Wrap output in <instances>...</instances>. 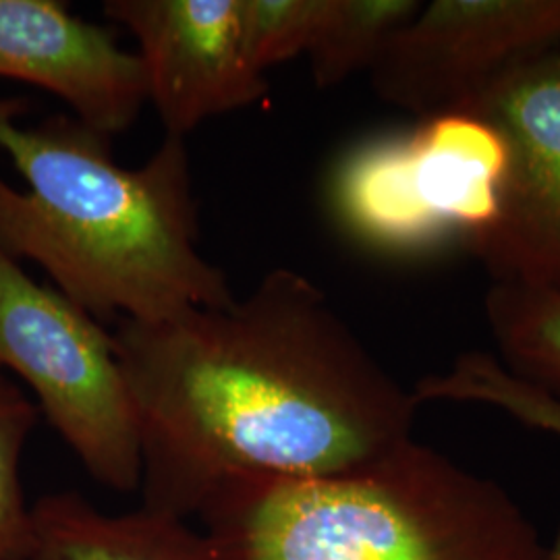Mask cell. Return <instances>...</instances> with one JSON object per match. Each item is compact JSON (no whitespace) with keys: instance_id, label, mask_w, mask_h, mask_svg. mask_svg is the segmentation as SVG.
Segmentation results:
<instances>
[{"instance_id":"obj_1","label":"cell","mask_w":560,"mask_h":560,"mask_svg":"<svg viewBox=\"0 0 560 560\" xmlns=\"http://www.w3.org/2000/svg\"><path fill=\"white\" fill-rule=\"evenodd\" d=\"M113 342L150 511L187 520L229 486L347 474L413 439V390L291 268L224 307L122 318Z\"/></svg>"},{"instance_id":"obj_2","label":"cell","mask_w":560,"mask_h":560,"mask_svg":"<svg viewBox=\"0 0 560 560\" xmlns=\"http://www.w3.org/2000/svg\"><path fill=\"white\" fill-rule=\"evenodd\" d=\"M25 102L0 98V150L27 191L0 177V245L38 264L96 320L159 322L235 298L198 247V203L183 138L166 136L141 168L75 117L21 125Z\"/></svg>"},{"instance_id":"obj_3","label":"cell","mask_w":560,"mask_h":560,"mask_svg":"<svg viewBox=\"0 0 560 560\" xmlns=\"http://www.w3.org/2000/svg\"><path fill=\"white\" fill-rule=\"evenodd\" d=\"M221 560H544L513 497L407 441L360 469L243 481L203 506Z\"/></svg>"},{"instance_id":"obj_4","label":"cell","mask_w":560,"mask_h":560,"mask_svg":"<svg viewBox=\"0 0 560 560\" xmlns=\"http://www.w3.org/2000/svg\"><path fill=\"white\" fill-rule=\"evenodd\" d=\"M0 370L32 388L38 411L94 480L120 494L140 490V428L113 335L27 277L2 245Z\"/></svg>"},{"instance_id":"obj_5","label":"cell","mask_w":560,"mask_h":560,"mask_svg":"<svg viewBox=\"0 0 560 560\" xmlns=\"http://www.w3.org/2000/svg\"><path fill=\"white\" fill-rule=\"evenodd\" d=\"M506 148L471 110H446L388 140L361 145L340 166L335 203L358 240L390 254L471 240L499 217Z\"/></svg>"},{"instance_id":"obj_6","label":"cell","mask_w":560,"mask_h":560,"mask_svg":"<svg viewBox=\"0 0 560 560\" xmlns=\"http://www.w3.org/2000/svg\"><path fill=\"white\" fill-rule=\"evenodd\" d=\"M460 110L506 148L499 217L463 245L494 282L560 291V46L509 67Z\"/></svg>"},{"instance_id":"obj_7","label":"cell","mask_w":560,"mask_h":560,"mask_svg":"<svg viewBox=\"0 0 560 560\" xmlns=\"http://www.w3.org/2000/svg\"><path fill=\"white\" fill-rule=\"evenodd\" d=\"M560 44V0L421 4L370 69L382 101L421 119L460 108L520 60Z\"/></svg>"},{"instance_id":"obj_8","label":"cell","mask_w":560,"mask_h":560,"mask_svg":"<svg viewBox=\"0 0 560 560\" xmlns=\"http://www.w3.org/2000/svg\"><path fill=\"white\" fill-rule=\"evenodd\" d=\"M104 15L140 42V59L166 136L260 102L268 83L245 52L241 0H108Z\"/></svg>"},{"instance_id":"obj_9","label":"cell","mask_w":560,"mask_h":560,"mask_svg":"<svg viewBox=\"0 0 560 560\" xmlns=\"http://www.w3.org/2000/svg\"><path fill=\"white\" fill-rule=\"evenodd\" d=\"M0 78L52 92L108 138L129 129L150 101L140 55L52 0H0Z\"/></svg>"},{"instance_id":"obj_10","label":"cell","mask_w":560,"mask_h":560,"mask_svg":"<svg viewBox=\"0 0 560 560\" xmlns=\"http://www.w3.org/2000/svg\"><path fill=\"white\" fill-rule=\"evenodd\" d=\"M27 560H221L185 520L141 506L106 515L78 492L46 494L32 506Z\"/></svg>"},{"instance_id":"obj_11","label":"cell","mask_w":560,"mask_h":560,"mask_svg":"<svg viewBox=\"0 0 560 560\" xmlns=\"http://www.w3.org/2000/svg\"><path fill=\"white\" fill-rule=\"evenodd\" d=\"M483 310L502 365L560 395V291L494 282Z\"/></svg>"},{"instance_id":"obj_12","label":"cell","mask_w":560,"mask_h":560,"mask_svg":"<svg viewBox=\"0 0 560 560\" xmlns=\"http://www.w3.org/2000/svg\"><path fill=\"white\" fill-rule=\"evenodd\" d=\"M413 395L420 405L434 400L480 402L529 428L560 436V395L515 376L497 355L486 351L460 353L446 372L423 376ZM544 560H560V536L546 550Z\"/></svg>"},{"instance_id":"obj_13","label":"cell","mask_w":560,"mask_h":560,"mask_svg":"<svg viewBox=\"0 0 560 560\" xmlns=\"http://www.w3.org/2000/svg\"><path fill=\"white\" fill-rule=\"evenodd\" d=\"M421 9L418 0H326L307 50L318 88H332L372 69L400 27Z\"/></svg>"},{"instance_id":"obj_14","label":"cell","mask_w":560,"mask_h":560,"mask_svg":"<svg viewBox=\"0 0 560 560\" xmlns=\"http://www.w3.org/2000/svg\"><path fill=\"white\" fill-rule=\"evenodd\" d=\"M38 405L0 370V560H27L34 540L32 506L21 486V455L38 421Z\"/></svg>"},{"instance_id":"obj_15","label":"cell","mask_w":560,"mask_h":560,"mask_svg":"<svg viewBox=\"0 0 560 560\" xmlns=\"http://www.w3.org/2000/svg\"><path fill=\"white\" fill-rule=\"evenodd\" d=\"M326 0H241V32L249 62L268 67L307 55Z\"/></svg>"}]
</instances>
